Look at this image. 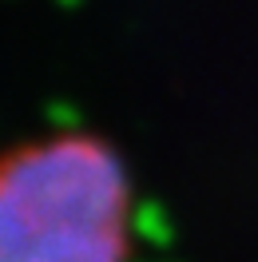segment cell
Returning a JSON list of instances; mask_svg holds the SVG:
<instances>
[{"mask_svg": "<svg viewBox=\"0 0 258 262\" xmlns=\"http://www.w3.org/2000/svg\"><path fill=\"white\" fill-rule=\"evenodd\" d=\"M135 187L112 143L56 131L0 151V262H131Z\"/></svg>", "mask_w": 258, "mask_h": 262, "instance_id": "6da1fadb", "label": "cell"}]
</instances>
